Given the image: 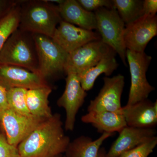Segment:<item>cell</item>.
Here are the masks:
<instances>
[{
	"label": "cell",
	"mask_w": 157,
	"mask_h": 157,
	"mask_svg": "<svg viewBox=\"0 0 157 157\" xmlns=\"http://www.w3.org/2000/svg\"><path fill=\"white\" fill-rule=\"evenodd\" d=\"M59 113L39 124L17 146L21 157H56L65 153L70 142Z\"/></svg>",
	"instance_id": "1"
},
{
	"label": "cell",
	"mask_w": 157,
	"mask_h": 157,
	"mask_svg": "<svg viewBox=\"0 0 157 157\" xmlns=\"http://www.w3.org/2000/svg\"><path fill=\"white\" fill-rule=\"evenodd\" d=\"M62 20L58 5L44 0L20 2L21 30L52 38Z\"/></svg>",
	"instance_id": "2"
},
{
	"label": "cell",
	"mask_w": 157,
	"mask_h": 157,
	"mask_svg": "<svg viewBox=\"0 0 157 157\" xmlns=\"http://www.w3.org/2000/svg\"><path fill=\"white\" fill-rule=\"evenodd\" d=\"M0 64L25 68L38 73V60L32 34L17 29L0 52Z\"/></svg>",
	"instance_id": "3"
},
{
	"label": "cell",
	"mask_w": 157,
	"mask_h": 157,
	"mask_svg": "<svg viewBox=\"0 0 157 157\" xmlns=\"http://www.w3.org/2000/svg\"><path fill=\"white\" fill-rule=\"evenodd\" d=\"M94 13L97 30L101 41L112 48L126 66L127 48L124 39V23L114 7L111 9L101 8L95 11Z\"/></svg>",
	"instance_id": "4"
},
{
	"label": "cell",
	"mask_w": 157,
	"mask_h": 157,
	"mask_svg": "<svg viewBox=\"0 0 157 157\" xmlns=\"http://www.w3.org/2000/svg\"><path fill=\"white\" fill-rule=\"evenodd\" d=\"M32 34V33H31ZM38 60V73L45 79L64 72L69 54L50 37L32 34Z\"/></svg>",
	"instance_id": "5"
},
{
	"label": "cell",
	"mask_w": 157,
	"mask_h": 157,
	"mask_svg": "<svg viewBox=\"0 0 157 157\" xmlns=\"http://www.w3.org/2000/svg\"><path fill=\"white\" fill-rule=\"evenodd\" d=\"M131 77V84L127 106H130L148 99L155 89L149 83L146 73L152 57L145 52H138L127 49Z\"/></svg>",
	"instance_id": "6"
},
{
	"label": "cell",
	"mask_w": 157,
	"mask_h": 157,
	"mask_svg": "<svg viewBox=\"0 0 157 157\" xmlns=\"http://www.w3.org/2000/svg\"><path fill=\"white\" fill-rule=\"evenodd\" d=\"M116 54L112 48L101 40L92 41L69 53L65 73L78 74L95 66L101 60Z\"/></svg>",
	"instance_id": "7"
},
{
	"label": "cell",
	"mask_w": 157,
	"mask_h": 157,
	"mask_svg": "<svg viewBox=\"0 0 157 157\" xmlns=\"http://www.w3.org/2000/svg\"><path fill=\"white\" fill-rule=\"evenodd\" d=\"M46 119L33 115H22L9 107L0 113V123L7 141L16 147Z\"/></svg>",
	"instance_id": "8"
},
{
	"label": "cell",
	"mask_w": 157,
	"mask_h": 157,
	"mask_svg": "<svg viewBox=\"0 0 157 157\" xmlns=\"http://www.w3.org/2000/svg\"><path fill=\"white\" fill-rule=\"evenodd\" d=\"M67 75L65 90L57 101V104L66 111L65 130L72 132L75 128L76 115L84 104L87 94L82 87L77 74L70 73Z\"/></svg>",
	"instance_id": "9"
},
{
	"label": "cell",
	"mask_w": 157,
	"mask_h": 157,
	"mask_svg": "<svg viewBox=\"0 0 157 157\" xmlns=\"http://www.w3.org/2000/svg\"><path fill=\"white\" fill-rule=\"evenodd\" d=\"M104 85L98 95L90 101L88 112L107 111L122 113V94L125 85L124 77L118 74L112 77L105 76Z\"/></svg>",
	"instance_id": "10"
},
{
	"label": "cell",
	"mask_w": 157,
	"mask_h": 157,
	"mask_svg": "<svg viewBox=\"0 0 157 157\" xmlns=\"http://www.w3.org/2000/svg\"><path fill=\"white\" fill-rule=\"evenodd\" d=\"M157 35V17L143 15L125 25L124 39L127 49L144 52L148 42Z\"/></svg>",
	"instance_id": "11"
},
{
	"label": "cell",
	"mask_w": 157,
	"mask_h": 157,
	"mask_svg": "<svg viewBox=\"0 0 157 157\" xmlns=\"http://www.w3.org/2000/svg\"><path fill=\"white\" fill-rule=\"evenodd\" d=\"M52 39L68 53L89 42L101 40L94 31L78 27L62 20L57 27Z\"/></svg>",
	"instance_id": "12"
},
{
	"label": "cell",
	"mask_w": 157,
	"mask_h": 157,
	"mask_svg": "<svg viewBox=\"0 0 157 157\" xmlns=\"http://www.w3.org/2000/svg\"><path fill=\"white\" fill-rule=\"evenodd\" d=\"M0 85L6 90L13 88L29 90L48 85L39 73L17 66L1 64Z\"/></svg>",
	"instance_id": "13"
},
{
	"label": "cell",
	"mask_w": 157,
	"mask_h": 157,
	"mask_svg": "<svg viewBox=\"0 0 157 157\" xmlns=\"http://www.w3.org/2000/svg\"><path fill=\"white\" fill-rule=\"evenodd\" d=\"M119 133L118 137L106 153L107 157H119L124 153L151 140L156 136L157 132L154 128L127 126Z\"/></svg>",
	"instance_id": "14"
},
{
	"label": "cell",
	"mask_w": 157,
	"mask_h": 157,
	"mask_svg": "<svg viewBox=\"0 0 157 157\" xmlns=\"http://www.w3.org/2000/svg\"><path fill=\"white\" fill-rule=\"evenodd\" d=\"M122 113L128 126L154 128L157 124V101L152 102L148 99L122 107Z\"/></svg>",
	"instance_id": "15"
},
{
	"label": "cell",
	"mask_w": 157,
	"mask_h": 157,
	"mask_svg": "<svg viewBox=\"0 0 157 157\" xmlns=\"http://www.w3.org/2000/svg\"><path fill=\"white\" fill-rule=\"evenodd\" d=\"M63 21L78 27L93 31L97 29L94 12L86 11L76 0H64L58 5Z\"/></svg>",
	"instance_id": "16"
},
{
	"label": "cell",
	"mask_w": 157,
	"mask_h": 157,
	"mask_svg": "<svg viewBox=\"0 0 157 157\" xmlns=\"http://www.w3.org/2000/svg\"><path fill=\"white\" fill-rule=\"evenodd\" d=\"M81 121L90 124L102 134H115L127 126L122 113L107 111H89L82 117Z\"/></svg>",
	"instance_id": "17"
},
{
	"label": "cell",
	"mask_w": 157,
	"mask_h": 157,
	"mask_svg": "<svg viewBox=\"0 0 157 157\" xmlns=\"http://www.w3.org/2000/svg\"><path fill=\"white\" fill-rule=\"evenodd\" d=\"M115 134L104 133L93 140L91 137L82 135L70 141L65 152L66 157H97L101 145L106 139Z\"/></svg>",
	"instance_id": "18"
},
{
	"label": "cell",
	"mask_w": 157,
	"mask_h": 157,
	"mask_svg": "<svg viewBox=\"0 0 157 157\" xmlns=\"http://www.w3.org/2000/svg\"><path fill=\"white\" fill-rule=\"evenodd\" d=\"M52 91V89L49 85L27 90L26 103L31 115L43 119H48L52 115L48 102Z\"/></svg>",
	"instance_id": "19"
},
{
	"label": "cell",
	"mask_w": 157,
	"mask_h": 157,
	"mask_svg": "<svg viewBox=\"0 0 157 157\" xmlns=\"http://www.w3.org/2000/svg\"><path fill=\"white\" fill-rule=\"evenodd\" d=\"M116 54L111 55L101 60L95 66L77 74L82 87L86 91L93 88L98 76L104 73L106 76H110L118 67Z\"/></svg>",
	"instance_id": "20"
},
{
	"label": "cell",
	"mask_w": 157,
	"mask_h": 157,
	"mask_svg": "<svg viewBox=\"0 0 157 157\" xmlns=\"http://www.w3.org/2000/svg\"><path fill=\"white\" fill-rule=\"evenodd\" d=\"M20 2L18 1L0 18V52L10 36L18 29Z\"/></svg>",
	"instance_id": "21"
},
{
	"label": "cell",
	"mask_w": 157,
	"mask_h": 157,
	"mask_svg": "<svg viewBox=\"0 0 157 157\" xmlns=\"http://www.w3.org/2000/svg\"><path fill=\"white\" fill-rule=\"evenodd\" d=\"M113 7L117 11L125 25L134 22L143 16L142 0H112Z\"/></svg>",
	"instance_id": "22"
},
{
	"label": "cell",
	"mask_w": 157,
	"mask_h": 157,
	"mask_svg": "<svg viewBox=\"0 0 157 157\" xmlns=\"http://www.w3.org/2000/svg\"><path fill=\"white\" fill-rule=\"evenodd\" d=\"M27 90L22 88H13L7 90V102L9 108L22 114L31 115L26 103L25 95Z\"/></svg>",
	"instance_id": "23"
},
{
	"label": "cell",
	"mask_w": 157,
	"mask_h": 157,
	"mask_svg": "<svg viewBox=\"0 0 157 157\" xmlns=\"http://www.w3.org/2000/svg\"><path fill=\"white\" fill-rule=\"evenodd\" d=\"M157 144V137L156 136L146 143L124 153L119 157H148L153 152Z\"/></svg>",
	"instance_id": "24"
},
{
	"label": "cell",
	"mask_w": 157,
	"mask_h": 157,
	"mask_svg": "<svg viewBox=\"0 0 157 157\" xmlns=\"http://www.w3.org/2000/svg\"><path fill=\"white\" fill-rule=\"evenodd\" d=\"M80 6L86 11L92 12L101 8H113L112 1L109 0H77Z\"/></svg>",
	"instance_id": "25"
},
{
	"label": "cell",
	"mask_w": 157,
	"mask_h": 157,
	"mask_svg": "<svg viewBox=\"0 0 157 157\" xmlns=\"http://www.w3.org/2000/svg\"><path fill=\"white\" fill-rule=\"evenodd\" d=\"M0 157H21L18 149L7 141L5 134H0Z\"/></svg>",
	"instance_id": "26"
},
{
	"label": "cell",
	"mask_w": 157,
	"mask_h": 157,
	"mask_svg": "<svg viewBox=\"0 0 157 157\" xmlns=\"http://www.w3.org/2000/svg\"><path fill=\"white\" fill-rule=\"evenodd\" d=\"M157 12V0H145L143 1L144 15L154 16Z\"/></svg>",
	"instance_id": "27"
},
{
	"label": "cell",
	"mask_w": 157,
	"mask_h": 157,
	"mask_svg": "<svg viewBox=\"0 0 157 157\" xmlns=\"http://www.w3.org/2000/svg\"><path fill=\"white\" fill-rule=\"evenodd\" d=\"M8 107L7 90L0 85V113Z\"/></svg>",
	"instance_id": "28"
},
{
	"label": "cell",
	"mask_w": 157,
	"mask_h": 157,
	"mask_svg": "<svg viewBox=\"0 0 157 157\" xmlns=\"http://www.w3.org/2000/svg\"><path fill=\"white\" fill-rule=\"evenodd\" d=\"M17 2L0 0V18L9 11Z\"/></svg>",
	"instance_id": "29"
},
{
	"label": "cell",
	"mask_w": 157,
	"mask_h": 157,
	"mask_svg": "<svg viewBox=\"0 0 157 157\" xmlns=\"http://www.w3.org/2000/svg\"><path fill=\"white\" fill-rule=\"evenodd\" d=\"M106 153L107 152L105 149L104 147H101L99 150L97 157H107Z\"/></svg>",
	"instance_id": "30"
},
{
	"label": "cell",
	"mask_w": 157,
	"mask_h": 157,
	"mask_svg": "<svg viewBox=\"0 0 157 157\" xmlns=\"http://www.w3.org/2000/svg\"><path fill=\"white\" fill-rule=\"evenodd\" d=\"M2 128V126H1V123H0V134H1V133H2V128Z\"/></svg>",
	"instance_id": "31"
},
{
	"label": "cell",
	"mask_w": 157,
	"mask_h": 157,
	"mask_svg": "<svg viewBox=\"0 0 157 157\" xmlns=\"http://www.w3.org/2000/svg\"><path fill=\"white\" fill-rule=\"evenodd\" d=\"M61 155L59 156H57L56 157H62Z\"/></svg>",
	"instance_id": "32"
},
{
	"label": "cell",
	"mask_w": 157,
	"mask_h": 157,
	"mask_svg": "<svg viewBox=\"0 0 157 157\" xmlns=\"http://www.w3.org/2000/svg\"><path fill=\"white\" fill-rule=\"evenodd\" d=\"M63 157H66V156H64Z\"/></svg>",
	"instance_id": "33"
}]
</instances>
